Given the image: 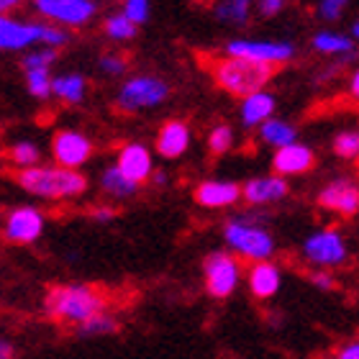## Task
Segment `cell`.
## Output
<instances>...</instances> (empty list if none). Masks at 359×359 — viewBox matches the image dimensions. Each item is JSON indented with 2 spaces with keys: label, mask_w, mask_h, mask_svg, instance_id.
Returning a JSON list of instances; mask_svg holds the SVG:
<instances>
[{
  "label": "cell",
  "mask_w": 359,
  "mask_h": 359,
  "mask_svg": "<svg viewBox=\"0 0 359 359\" xmlns=\"http://www.w3.org/2000/svg\"><path fill=\"white\" fill-rule=\"evenodd\" d=\"M203 283L210 298L226 300L231 298L241 283V264L239 257L231 252H213L203 262Z\"/></svg>",
  "instance_id": "8"
},
{
  "label": "cell",
  "mask_w": 359,
  "mask_h": 359,
  "mask_svg": "<svg viewBox=\"0 0 359 359\" xmlns=\"http://www.w3.org/2000/svg\"><path fill=\"white\" fill-rule=\"evenodd\" d=\"M349 39H352V41H359V21L352 23V29H349Z\"/></svg>",
  "instance_id": "42"
},
{
  "label": "cell",
  "mask_w": 359,
  "mask_h": 359,
  "mask_svg": "<svg viewBox=\"0 0 359 359\" xmlns=\"http://www.w3.org/2000/svg\"><path fill=\"white\" fill-rule=\"evenodd\" d=\"M108 311V295L88 283L52 285L44 295V313L49 321L77 329L95 313Z\"/></svg>",
  "instance_id": "1"
},
{
  "label": "cell",
  "mask_w": 359,
  "mask_h": 359,
  "mask_svg": "<svg viewBox=\"0 0 359 359\" xmlns=\"http://www.w3.org/2000/svg\"><path fill=\"white\" fill-rule=\"evenodd\" d=\"M233 128L229 126V123H218V126L210 128L208 134V151L210 154H216V157H221V154H226V151L233 147Z\"/></svg>",
  "instance_id": "30"
},
{
  "label": "cell",
  "mask_w": 359,
  "mask_h": 359,
  "mask_svg": "<svg viewBox=\"0 0 359 359\" xmlns=\"http://www.w3.org/2000/svg\"><path fill=\"white\" fill-rule=\"evenodd\" d=\"M26 0H0V15H11L23 6Z\"/></svg>",
  "instance_id": "40"
},
{
  "label": "cell",
  "mask_w": 359,
  "mask_h": 359,
  "mask_svg": "<svg viewBox=\"0 0 359 359\" xmlns=\"http://www.w3.org/2000/svg\"><path fill=\"white\" fill-rule=\"evenodd\" d=\"M172 88L167 80L157 75H131L123 80L116 93V111L118 113H144L151 108H159L170 97Z\"/></svg>",
  "instance_id": "6"
},
{
  "label": "cell",
  "mask_w": 359,
  "mask_h": 359,
  "mask_svg": "<svg viewBox=\"0 0 359 359\" xmlns=\"http://www.w3.org/2000/svg\"><path fill=\"white\" fill-rule=\"evenodd\" d=\"M349 0H321L318 3V15L323 21H337L339 15L344 13V8Z\"/></svg>",
  "instance_id": "34"
},
{
  "label": "cell",
  "mask_w": 359,
  "mask_h": 359,
  "mask_svg": "<svg viewBox=\"0 0 359 359\" xmlns=\"http://www.w3.org/2000/svg\"><path fill=\"white\" fill-rule=\"evenodd\" d=\"M116 167L131 182L142 187L144 182H149L151 172H154V157H151L149 147H144L142 142H128L116 154Z\"/></svg>",
  "instance_id": "15"
},
{
  "label": "cell",
  "mask_w": 359,
  "mask_h": 359,
  "mask_svg": "<svg viewBox=\"0 0 359 359\" xmlns=\"http://www.w3.org/2000/svg\"><path fill=\"white\" fill-rule=\"evenodd\" d=\"M0 359H15V344L6 337H0Z\"/></svg>",
  "instance_id": "39"
},
{
  "label": "cell",
  "mask_w": 359,
  "mask_h": 359,
  "mask_svg": "<svg viewBox=\"0 0 359 359\" xmlns=\"http://www.w3.org/2000/svg\"><path fill=\"white\" fill-rule=\"evenodd\" d=\"M69 44V31L46 21H21L0 15V52H29L36 46L62 49Z\"/></svg>",
  "instance_id": "3"
},
{
  "label": "cell",
  "mask_w": 359,
  "mask_h": 359,
  "mask_svg": "<svg viewBox=\"0 0 359 359\" xmlns=\"http://www.w3.org/2000/svg\"><path fill=\"white\" fill-rule=\"evenodd\" d=\"M193 144V131L182 118H170L165 121L157 131V139H154V149H157L159 157L165 159H180L190 149Z\"/></svg>",
  "instance_id": "16"
},
{
  "label": "cell",
  "mask_w": 359,
  "mask_h": 359,
  "mask_svg": "<svg viewBox=\"0 0 359 359\" xmlns=\"http://www.w3.org/2000/svg\"><path fill=\"white\" fill-rule=\"evenodd\" d=\"M311 283L318 290H334L337 280H334V275H331L329 269H316V272H311Z\"/></svg>",
  "instance_id": "36"
},
{
  "label": "cell",
  "mask_w": 359,
  "mask_h": 359,
  "mask_svg": "<svg viewBox=\"0 0 359 359\" xmlns=\"http://www.w3.org/2000/svg\"><path fill=\"white\" fill-rule=\"evenodd\" d=\"M272 113H275V95L267 90H257L252 95L241 97L239 118L244 128H259L264 121L272 118Z\"/></svg>",
  "instance_id": "21"
},
{
  "label": "cell",
  "mask_w": 359,
  "mask_h": 359,
  "mask_svg": "<svg viewBox=\"0 0 359 359\" xmlns=\"http://www.w3.org/2000/svg\"><path fill=\"white\" fill-rule=\"evenodd\" d=\"M349 88H352V95L359 100V69L352 75V85H349Z\"/></svg>",
  "instance_id": "41"
},
{
  "label": "cell",
  "mask_w": 359,
  "mask_h": 359,
  "mask_svg": "<svg viewBox=\"0 0 359 359\" xmlns=\"http://www.w3.org/2000/svg\"><path fill=\"white\" fill-rule=\"evenodd\" d=\"M287 180L280 175H264V177H252L247 185L241 187V198L249 205H269V203L283 201L287 195Z\"/></svg>",
  "instance_id": "19"
},
{
  "label": "cell",
  "mask_w": 359,
  "mask_h": 359,
  "mask_svg": "<svg viewBox=\"0 0 359 359\" xmlns=\"http://www.w3.org/2000/svg\"><path fill=\"white\" fill-rule=\"evenodd\" d=\"M57 60H60V49H49V46H36L23 54L21 67L31 97H36V100L52 97V67Z\"/></svg>",
  "instance_id": "10"
},
{
  "label": "cell",
  "mask_w": 359,
  "mask_h": 359,
  "mask_svg": "<svg viewBox=\"0 0 359 359\" xmlns=\"http://www.w3.org/2000/svg\"><path fill=\"white\" fill-rule=\"evenodd\" d=\"M88 93V77L80 72H62L52 77V97L65 105H80Z\"/></svg>",
  "instance_id": "22"
},
{
  "label": "cell",
  "mask_w": 359,
  "mask_h": 359,
  "mask_svg": "<svg viewBox=\"0 0 359 359\" xmlns=\"http://www.w3.org/2000/svg\"><path fill=\"white\" fill-rule=\"evenodd\" d=\"M313 49L318 54L344 57V62H349L357 54V41H352V39L339 34V31H318L313 36Z\"/></svg>",
  "instance_id": "23"
},
{
  "label": "cell",
  "mask_w": 359,
  "mask_h": 359,
  "mask_svg": "<svg viewBox=\"0 0 359 359\" xmlns=\"http://www.w3.org/2000/svg\"><path fill=\"white\" fill-rule=\"evenodd\" d=\"M210 75L224 93L247 97L257 90H264L269 77L275 75V67L255 65V62L239 60V57H224V60H216L210 65Z\"/></svg>",
  "instance_id": "5"
},
{
  "label": "cell",
  "mask_w": 359,
  "mask_h": 359,
  "mask_svg": "<svg viewBox=\"0 0 359 359\" xmlns=\"http://www.w3.org/2000/svg\"><path fill=\"white\" fill-rule=\"evenodd\" d=\"M247 285L257 300H269L280 292L283 272H280V267H277L272 259H269V262H255L249 267Z\"/></svg>",
  "instance_id": "20"
},
{
  "label": "cell",
  "mask_w": 359,
  "mask_h": 359,
  "mask_svg": "<svg viewBox=\"0 0 359 359\" xmlns=\"http://www.w3.org/2000/svg\"><path fill=\"white\" fill-rule=\"evenodd\" d=\"M334 151L341 159H357L359 157V131H341L334 139Z\"/></svg>",
  "instance_id": "32"
},
{
  "label": "cell",
  "mask_w": 359,
  "mask_h": 359,
  "mask_svg": "<svg viewBox=\"0 0 359 359\" xmlns=\"http://www.w3.org/2000/svg\"><path fill=\"white\" fill-rule=\"evenodd\" d=\"M121 323L118 318L111 313V311H103V313H95L93 318H88L85 323L77 326V337L83 339H97V337H113V334H118Z\"/></svg>",
  "instance_id": "27"
},
{
  "label": "cell",
  "mask_w": 359,
  "mask_h": 359,
  "mask_svg": "<svg viewBox=\"0 0 359 359\" xmlns=\"http://www.w3.org/2000/svg\"><path fill=\"white\" fill-rule=\"evenodd\" d=\"M121 13L126 15V18L134 23V26H142V23L149 21L151 3H149V0H123V6H121Z\"/></svg>",
  "instance_id": "33"
},
{
  "label": "cell",
  "mask_w": 359,
  "mask_h": 359,
  "mask_svg": "<svg viewBox=\"0 0 359 359\" xmlns=\"http://www.w3.org/2000/svg\"><path fill=\"white\" fill-rule=\"evenodd\" d=\"M6 154L15 170H29V167H36L41 162V149L34 142H15L13 147H8Z\"/></svg>",
  "instance_id": "29"
},
{
  "label": "cell",
  "mask_w": 359,
  "mask_h": 359,
  "mask_svg": "<svg viewBox=\"0 0 359 359\" xmlns=\"http://www.w3.org/2000/svg\"><path fill=\"white\" fill-rule=\"evenodd\" d=\"M226 57H239L264 67H277L295 57V46L290 41H269V39H233L226 44Z\"/></svg>",
  "instance_id": "9"
},
{
  "label": "cell",
  "mask_w": 359,
  "mask_h": 359,
  "mask_svg": "<svg viewBox=\"0 0 359 359\" xmlns=\"http://www.w3.org/2000/svg\"><path fill=\"white\" fill-rule=\"evenodd\" d=\"M34 13L60 29H83L97 15L95 0H29Z\"/></svg>",
  "instance_id": "7"
},
{
  "label": "cell",
  "mask_w": 359,
  "mask_h": 359,
  "mask_svg": "<svg viewBox=\"0 0 359 359\" xmlns=\"http://www.w3.org/2000/svg\"><path fill=\"white\" fill-rule=\"evenodd\" d=\"M103 34L111 39V41H116V44H126V41H134L136 39L139 26H134V23L118 11V13H111L103 21Z\"/></svg>",
  "instance_id": "28"
},
{
  "label": "cell",
  "mask_w": 359,
  "mask_h": 359,
  "mask_svg": "<svg viewBox=\"0 0 359 359\" xmlns=\"http://www.w3.org/2000/svg\"><path fill=\"white\" fill-rule=\"evenodd\" d=\"M100 190L113 201H126V198H134L139 193V185L131 182L116 165H111L105 167L103 175H100Z\"/></svg>",
  "instance_id": "24"
},
{
  "label": "cell",
  "mask_w": 359,
  "mask_h": 359,
  "mask_svg": "<svg viewBox=\"0 0 359 359\" xmlns=\"http://www.w3.org/2000/svg\"><path fill=\"white\" fill-rule=\"evenodd\" d=\"M313 165H316L313 149L306 147V144H298V142L275 149V157H272V170H275V175H280V177L303 175Z\"/></svg>",
  "instance_id": "18"
},
{
  "label": "cell",
  "mask_w": 359,
  "mask_h": 359,
  "mask_svg": "<svg viewBox=\"0 0 359 359\" xmlns=\"http://www.w3.org/2000/svg\"><path fill=\"white\" fill-rule=\"evenodd\" d=\"M193 198L201 208H231L241 198V187L233 180H203L193 190Z\"/></svg>",
  "instance_id": "17"
},
{
  "label": "cell",
  "mask_w": 359,
  "mask_h": 359,
  "mask_svg": "<svg viewBox=\"0 0 359 359\" xmlns=\"http://www.w3.org/2000/svg\"><path fill=\"white\" fill-rule=\"evenodd\" d=\"M224 241L231 249L233 257H241L247 262H269L275 255V239L262 226V218L252 213H241L226 221Z\"/></svg>",
  "instance_id": "4"
},
{
  "label": "cell",
  "mask_w": 359,
  "mask_h": 359,
  "mask_svg": "<svg viewBox=\"0 0 359 359\" xmlns=\"http://www.w3.org/2000/svg\"><path fill=\"white\" fill-rule=\"evenodd\" d=\"M116 216H118V210L113 208V205H108V203H103V205H95V208H90V218H93L95 224H111Z\"/></svg>",
  "instance_id": "35"
},
{
  "label": "cell",
  "mask_w": 359,
  "mask_h": 359,
  "mask_svg": "<svg viewBox=\"0 0 359 359\" xmlns=\"http://www.w3.org/2000/svg\"><path fill=\"white\" fill-rule=\"evenodd\" d=\"M303 257L316 269H334L346 262L349 249H346L344 236L337 229H321L303 241Z\"/></svg>",
  "instance_id": "11"
},
{
  "label": "cell",
  "mask_w": 359,
  "mask_h": 359,
  "mask_svg": "<svg viewBox=\"0 0 359 359\" xmlns=\"http://www.w3.org/2000/svg\"><path fill=\"white\" fill-rule=\"evenodd\" d=\"M318 205L339 216H354L359 210V185L349 177H339L318 193Z\"/></svg>",
  "instance_id": "14"
},
{
  "label": "cell",
  "mask_w": 359,
  "mask_h": 359,
  "mask_svg": "<svg viewBox=\"0 0 359 359\" xmlns=\"http://www.w3.org/2000/svg\"><path fill=\"white\" fill-rule=\"evenodd\" d=\"M252 6H255V0H216L213 15L226 26H244L249 23Z\"/></svg>",
  "instance_id": "25"
},
{
  "label": "cell",
  "mask_w": 359,
  "mask_h": 359,
  "mask_svg": "<svg viewBox=\"0 0 359 359\" xmlns=\"http://www.w3.org/2000/svg\"><path fill=\"white\" fill-rule=\"evenodd\" d=\"M93 151H95L93 139L77 128H60L52 136V157L65 170H80L85 162H90Z\"/></svg>",
  "instance_id": "13"
},
{
  "label": "cell",
  "mask_w": 359,
  "mask_h": 359,
  "mask_svg": "<svg viewBox=\"0 0 359 359\" xmlns=\"http://www.w3.org/2000/svg\"><path fill=\"white\" fill-rule=\"evenodd\" d=\"M97 69H100V75H105V77H123L128 69L126 54L103 52L100 57H97Z\"/></svg>",
  "instance_id": "31"
},
{
  "label": "cell",
  "mask_w": 359,
  "mask_h": 359,
  "mask_svg": "<svg viewBox=\"0 0 359 359\" xmlns=\"http://www.w3.org/2000/svg\"><path fill=\"white\" fill-rule=\"evenodd\" d=\"M259 139H262L264 144H269V147L280 149V147H287V144L298 142V131H295V126L287 123V121L269 118L259 126Z\"/></svg>",
  "instance_id": "26"
},
{
  "label": "cell",
  "mask_w": 359,
  "mask_h": 359,
  "mask_svg": "<svg viewBox=\"0 0 359 359\" xmlns=\"http://www.w3.org/2000/svg\"><path fill=\"white\" fill-rule=\"evenodd\" d=\"M334 359H359V339H352V341L339 346Z\"/></svg>",
  "instance_id": "38"
},
{
  "label": "cell",
  "mask_w": 359,
  "mask_h": 359,
  "mask_svg": "<svg viewBox=\"0 0 359 359\" xmlns=\"http://www.w3.org/2000/svg\"><path fill=\"white\" fill-rule=\"evenodd\" d=\"M15 185L34 198L44 201H75L88 190V177L80 170H65L60 165H36L15 170Z\"/></svg>",
  "instance_id": "2"
},
{
  "label": "cell",
  "mask_w": 359,
  "mask_h": 359,
  "mask_svg": "<svg viewBox=\"0 0 359 359\" xmlns=\"http://www.w3.org/2000/svg\"><path fill=\"white\" fill-rule=\"evenodd\" d=\"M46 226V216L36 205H18V208L8 210L6 221H3V236L8 244L15 247H29L34 241L41 239Z\"/></svg>",
  "instance_id": "12"
},
{
  "label": "cell",
  "mask_w": 359,
  "mask_h": 359,
  "mask_svg": "<svg viewBox=\"0 0 359 359\" xmlns=\"http://www.w3.org/2000/svg\"><path fill=\"white\" fill-rule=\"evenodd\" d=\"M285 3H287V0H255L257 11H259L264 18H272V15L280 13L285 8Z\"/></svg>",
  "instance_id": "37"
}]
</instances>
